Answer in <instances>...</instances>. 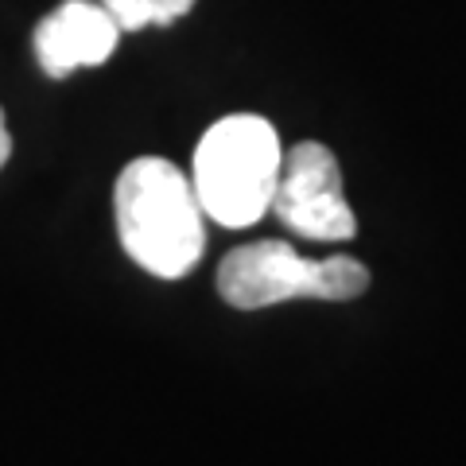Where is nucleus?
<instances>
[{
  "mask_svg": "<svg viewBox=\"0 0 466 466\" xmlns=\"http://www.w3.org/2000/svg\"><path fill=\"white\" fill-rule=\"evenodd\" d=\"M370 288V268L354 257H327L311 260V299H330L346 303L358 299Z\"/></svg>",
  "mask_w": 466,
  "mask_h": 466,
  "instance_id": "423d86ee",
  "label": "nucleus"
},
{
  "mask_svg": "<svg viewBox=\"0 0 466 466\" xmlns=\"http://www.w3.org/2000/svg\"><path fill=\"white\" fill-rule=\"evenodd\" d=\"M12 156V137H8V125H5V109H0V167L8 164Z\"/></svg>",
  "mask_w": 466,
  "mask_h": 466,
  "instance_id": "6e6552de",
  "label": "nucleus"
},
{
  "mask_svg": "<svg viewBox=\"0 0 466 466\" xmlns=\"http://www.w3.org/2000/svg\"><path fill=\"white\" fill-rule=\"evenodd\" d=\"M284 148L276 128L257 113L222 116L202 133L195 148V198L210 222L245 229L272 207Z\"/></svg>",
  "mask_w": 466,
  "mask_h": 466,
  "instance_id": "f03ea898",
  "label": "nucleus"
},
{
  "mask_svg": "<svg viewBox=\"0 0 466 466\" xmlns=\"http://www.w3.org/2000/svg\"><path fill=\"white\" fill-rule=\"evenodd\" d=\"M268 210L311 241H350L358 233V218L342 195L339 159L319 140H303L284 156Z\"/></svg>",
  "mask_w": 466,
  "mask_h": 466,
  "instance_id": "7ed1b4c3",
  "label": "nucleus"
},
{
  "mask_svg": "<svg viewBox=\"0 0 466 466\" xmlns=\"http://www.w3.org/2000/svg\"><path fill=\"white\" fill-rule=\"evenodd\" d=\"M113 214L125 253L159 280H179L202 260L207 214L195 198L191 175L179 171L171 159H133L116 179Z\"/></svg>",
  "mask_w": 466,
  "mask_h": 466,
  "instance_id": "f257e3e1",
  "label": "nucleus"
},
{
  "mask_svg": "<svg viewBox=\"0 0 466 466\" xmlns=\"http://www.w3.org/2000/svg\"><path fill=\"white\" fill-rule=\"evenodd\" d=\"M218 291L229 308L260 311L288 299H311V260L288 241H253L226 253L218 265Z\"/></svg>",
  "mask_w": 466,
  "mask_h": 466,
  "instance_id": "20e7f679",
  "label": "nucleus"
},
{
  "mask_svg": "<svg viewBox=\"0 0 466 466\" xmlns=\"http://www.w3.org/2000/svg\"><path fill=\"white\" fill-rule=\"evenodd\" d=\"M121 27L101 0H63L35 27V58L51 78H66L82 66H101L116 51Z\"/></svg>",
  "mask_w": 466,
  "mask_h": 466,
  "instance_id": "39448f33",
  "label": "nucleus"
},
{
  "mask_svg": "<svg viewBox=\"0 0 466 466\" xmlns=\"http://www.w3.org/2000/svg\"><path fill=\"white\" fill-rule=\"evenodd\" d=\"M121 32H144V27H167L187 16L198 0H101Z\"/></svg>",
  "mask_w": 466,
  "mask_h": 466,
  "instance_id": "0eeeda50",
  "label": "nucleus"
}]
</instances>
